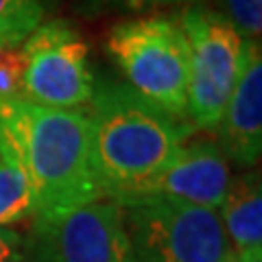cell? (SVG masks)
<instances>
[{
  "mask_svg": "<svg viewBox=\"0 0 262 262\" xmlns=\"http://www.w3.org/2000/svg\"><path fill=\"white\" fill-rule=\"evenodd\" d=\"M85 110L94 173L101 199L127 203L170 164L194 127L177 118L129 83L94 81Z\"/></svg>",
  "mask_w": 262,
  "mask_h": 262,
  "instance_id": "6da1fadb",
  "label": "cell"
},
{
  "mask_svg": "<svg viewBox=\"0 0 262 262\" xmlns=\"http://www.w3.org/2000/svg\"><path fill=\"white\" fill-rule=\"evenodd\" d=\"M15 131L35 194L33 221L51 219L101 199L85 110H59L24 96L0 98Z\"/></svg>",
  "mask_w": 262,
  "mask_h": 262,
  "instance_id": "7a4b0ae2",
  "label": "cell"
},
{
  "mask_svg": "<svg viewBox=\"0 0 262 262\" xmlns=\"http://www.w3.org/2000/svg\"><path fill=\"white\" fill-rule=\"evenodd\" d=\"M105 48L138 94L188 120V39L175 18L125 20L110 31Z\"/></svg>",
  "mask_w": 262,
  "mask_h": 262,
  "instance_id": "3957f363",
  "label": "cell"
},
{
  "mask_svg": "<svg viewBox=\"0 0 262 262\" xmlns=\"http://www.w3.org/2000/svg\"><path fill=\"white\" fill-rule=\"evenodd\" d=\"M188 39V112L194 129L214 131L243 70L245 37L223 13L192 3L177 18Z\"/></svg>",
  "mask_w": 262,
  "mask_h": 262,
  "instance_id": "277c9868",
  "label": "cell"
},
{
  "mask_svg": "<svg viewBox=\"0 0 262 262\" xmlns=\"http://www.w3.org/2000/svg\"><path fill=\"white\" fill-rule=\"evenodd\" d=\"M136 262H232L219 212L170 199L120 206Z\"/></svg>",
  "mask_w": 262,
  "mask_h": 262,
  "instance_id": "5b68a950",
  "label": "cell"
},
{
  "mask_svg": "<svg viewBox=\"0 0 262 262\" xmlns=\"http://www.w3.org/2000/svg\"><path fill=\"white\" fill-rule=\"evenodd\" d=\"M22 96L59 110H81L94 92L88 44L66 20L42 22L24 39Z\"/></svg>",
  "mask_w": 262,
  "mask_h": 262,
  "instance_id": "8992f818",
  "label": "cell"
},
{
  "mask_svg": "<svg viewBox=\"0 0 262 262\" xmlns=\"http://www.w3.org/2000/svg\"><path fill=\"white\" fill-rule=\"evenodd\" d=\"M27 243L31 262H136L125 212L110 199L33 221Z\"/></svg>",
  "mask_w": 262,
  "mask_h": 262,
  "instance_id": "52a82bcc",
  "label": "cell"
},
{
  "mask_svg": "<svg viewBox=\"0 0 262 262\" xmlns=\"http://www.w3.org/2000/svg\"><path fill=\"white\" fill-rule=\"evenodd\" d=\"M229 182V160L216 140L188 138L168 166L127 203L142 199H170L216 212L227 194Z\"/></svg>",
  "mask_w": 262,
  "mask_h": 262,
  "instance_id": "ba28073f",
  "label": "cell"
},
{
  "mask_svg": "<svg viewBox=\"0 0 262 262\" xmlns=\"http://www.w3.org/2000/svg\"><path fill=\"white\" fill-rule=\"evenodd\" d=\"M214 131L227 160L253 166L262 153V53L258 39H245L243 70Z\"/></svg>",
  "mask_w": 262,
  "mask_h": 262,
  "instance_id": "9c48e42d",
  "label": "cell"
},
{
  "mask_svg": "<svg viewBox=\"0 0 262 262\" xmlns=\"http://www.w3.org/2000/svg\"><path fill=\"white\" fill-rule=\"evenodd\" d=\"M216 212L234 253L262 247V186L258 173L232 177Z\"/></svg>",
  "mask_w": 262,
  "mask_h": 262,
  "instance_id": "30bf717a",
  "label": "cell"
},
{
  "mask_svg": "<svg viewBox=\"0 0 262 262\" xmlns=\"http://www.w3.org/2000/svg\"><path fill=\"white\" fill-rule=\"evenodd\" d=\"M35 214V194L18 138L0 114V227L27 223Z\"/></svg>",
  "mask_w": 262,
  "mask_h": 262,
  "instance_id": "8fae6325",
  "label": "cell"
},
{
  "mask_svg": "<svg viewBox=\"0 0 262 262\" xmlns=\"http://www.w3.org/2000/svg\"><path fill=\"white\" fill-rule=\"evenodd\" d=\"M42 20V0H0V46H22Z\"/></svg>",
  "mask_w": 262,
  "mask_h": 262,
  "instance_id": "7c38bea8",
  "label": "cell"
},
{
  "mask_svg": "<svg viewBox=\"0 0 262 262\" xmlns=\"http://www.w3.org/2000/svg\"><path fill=\"white\" fill-rule=\"evenodd\" d=\"M216 11L223 13L245 39L260 37L262 0H219Z\"/></svg>",
  "mask_w": 262,
  "mask_h": 262,
  "instance_id": "4fadbf2b",
  "label": "cell"
},
{
  "mask_svg": "<svg viewBox=\"0 0 262 262\" xmlns=\"http://www.w3.org/2000/svg\"><path fill=\"white\" fill-rule=\"evenodd\" d=\"M24 53L22 46H0V98L22 96Z\"/></svg>",
  "mask_w": 262,
  "mask_h": 262,
  "instance_id": "5bb4252c",
  "label": "cell"
},
{
  "mask_svg": "<svg viewBox=\"0 0 262 262\" xmlns=\"http://www.w3.org/2000/svg\"><path fill=\"white\" fill-rule=\"evenodd\" d=\"M0 262H31L29 243L13 227H0Z\"/></svg>",
  "mask_w": 262,
  "mask_h": 262,
  "instance_id": "9a60e30c",
  "label": "cell"
},
{
  "mask_svg": "<svg viewBox=\"0 0 262 262\" xmlns=\"http://www.w3.org/2000/svg\"><path fill=\"white\" fill-rule=\"evenodd\" d=\"M90 9H155V7H170V5H184L194 3V0H81Z\"/></svg>",
  "mask_w": 262,
  "mask_h": 262,
  "instance_id": "2e32d148",
  "label": "cell"
},
{
  "mask_svg": "<svg viewBox=\"0 0 262 262\" xmlns=\"http://www.w3.org/2000/svg\"><path fill=\"white\" fill-rule=\"evenodd\" d=\"M232 262H262V247H256V249H245V251L234 253Z\"/></svg>",
  "mask_w": 262,
  "mask_h": 262,
  "instance_id": "e0dca14e",
  "label": "cell"
}]
</instances>
